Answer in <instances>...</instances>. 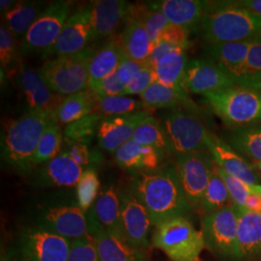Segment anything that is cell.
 <instances>
[{
    "label": "cell",
    "instance_id": "5b68a950",
    "mask_svg": "<svg viewBox=\"0 0 261 261\" xmlns=\"http://www.w3.org/2000/svg\"><path fill=\"white\" fill-rule=\"evenodd\" d=\"M70 248L71 240L29 226L12 239L1 261H68Z\"/></svg>",
    "mask_w": 261,
    "mask_h": 261
},
{
    "label": "cell",
    "instance_id": "3957f363",
    "mask_svg": "<svg viewBox=\"0 0 261 261\" xmlns=\"http://www.w3.org/2000/svg\"><path fill=\"white\" fill-rule=\"evenodd\" d=\"M55 115L42 111H28L11 122L2 138V159L19 173L35 168L34 159L40 140Z\"/></svg>",
    "mask_w": 261,
    "mask_h": 261
},
{
    "label": "cell",
    "instance_id": "60d3db41",
    "mask_svg": "<svg viewBox=\"0 0 261 261\" xmlns=\"http://www.w3.org/2000/svg\"><path fill=\"white\" fill-rule=\"evenodd\" d=\"M100 181L96 171L86 168L76 185L77 204L86 213L93 206L96 197L99 196Z\"/></svg>",
    "mask_w": 261,
    "mask_h": 261
},
{
    "label": "cell",
    "instance_id": "b9f144b4",
    "mask_svg": "<svg viewBox=\"0 0 261 261\" xmlns=\"http://www.w3.org/2000/svg\"><path fill=\"white\" fill-rule=\"evenodd\" d=\"M261 81V38L251 41L241 86H249Z\"/></svg>",
    "mask_w": 261,
    "mask_h": 261
},
{
    "label": "cell",
    "instance_id": "ab89813d",
    "mask_svg": "<svg viewBox=\"0 0 261 261\" xmlns=\"http://www.w3.org/2000/svg\"><path fill=\"white\" fill-rule=\"evenodd\" d=\"M20 56L18 39L2 23L0 27V62L1 70H4L8 76L18 74Z\"/></svg>",
    "mask_w": 261,
    "mask_h": 261
},
{
    "label": "cell",
    "instance_id": "2e32d148",
    "mask_svg": "<svg viewBox=\"0 0 261 261\" xmlns=\"http://www.w3.org/2000/svg\"><path fill=\"white\" fill-rule=\"evenodd\" d=\"M232 77L212 60L193 59L187 66L185 88L190 93L206 95L233 87Z\"/></svg>",
    "mask_w": 261,
    "mask_h": 261
},
{
    "label": "cell",
    "instance_id": "52a82bcc",
    "mask_svg": "<svg viewBox=\"0 0 261 261\" xmlns=\"http://www.w3.org/2000/svg\"><path fill=\"white\" fill-rule=\"evenodd\" d=\"M152 245L173 261H198L205 248L201 231L196 230L187 218L160 224L153 234Z\"/></svg>",
    "mask_w": 261,
    "mask_h": 261
},
{
    "label": "cell",
    "instance_id": "bcb514c9",
    "mask_svg": "<svg viewBox=\"0 0 261 261\" xmlns=\"http://www.w3.org/2000/svg\"><path fill=\"white\" fill-rule=\"evenodd\" d=\"M126 84H123L119 80L117 73L106 77L102 82H100L93 88L89 89L97 97H108V96H117L124 95L126 90Z\"/></svg>",
    "mask_w": 261,
    "mask_h": 261
},
{
    "label": "cell",
    "instance_id": "e0dca14e",
    "mask_svg": "<svg viewBox=\"0 0 261 261\" xmlns=\"http://www.w3.org/2000/svg\"><path fill=\"white\" fill-rule=\"evenodd\" d=\"M147 116H149V112H139L103 117L97 132L99 145L102 149L115 153L125 143L133 140L135 132Z\"/></svg>",
    "mask_w": 261,
    "mask_h": 261
},
{
    "label": "cell",
    "instance_id": "f546056e",
    "mask_svg": "<svg viewBox=\"0 0 261 261\" xmlns=\"http://www.w3.org/2000/svg\"><path fill=\"white\" fill-rule=\"evenodd\" d=\"M97 96L89 89L64 97L55 113V119L60 126H67L93 113Z\"/></svg>",
    "mask_w": 261,
    "mask_h": 261
},
{
    "label": "cell",
    "instance_id": "83f0119b",
    "mask_svg": "<svg viewBox=\"0 0 261 261\" xmlns=\"http://www.w3.org/2000/svg\"><path fill=\"white\" fill-rule=\"evenodd\" d=\"M236 209L240 260L261 257V214L243 207H236Z\"/></svg>",
    "mask_w": 261,
    "mask_h": 261
},
{
    "label": "cell",
    "instance_id": "836d02e7",
    "mask_svg": "<svg viewBox=\"0 0 261 261\" xmlns=\"http://www.w3.org/2000/svg\"><path fill=\"white\" fill-rule=\"evenodd\" d=\"M133 140L140 144L160 150L164 154H172L170 142L162 123L153 116H147L135 132Z\"/></svg>",
    "mask_w": 261,
    "mask_h": 261
},
{
    "label": "cell",
    "instance_id": "f907efd6",
    "mask_svg": "<svg viewBox=\"0 0 261 261\" xmlns=\"http://www.w3.org/2000/svg\"><path fill=\"white\" fill-rule=\"evenodd\" d=\"M235 3L244 9L261 17V0H240L235 1Z\"/></svg>",
    "mask_w": 261,
    "mask_h": 261
},
{
    "label": "cell",
    "instance_id": "4316f807",
    "mask_svg": "<svg viewBox=\"0 0 261 261\" xmlns=\"http://www.w3.org/2000/svg\"><path fill=\"white\" fill-rule=\"evenodd\" d=\"M91 237L102 261H147L143 251L135 248L119 235L97 229Z\"/></svg>",
    "mask_w": 261,
    "mask_h": 261
},
{
    "label": "cell",
    "instance_id": "9a60e30c",
    "mask_svg": "<svg viewBox=\"0 0 261 261\" xmlns=\"http://www.w3.org/2000/svg\"><path fill=\"white\" fill-rule=\"evenodd\" d=\"M17 82L28 105V111H42L55 115L64 97L54 92L48 87L39 71L21 60L17 74Z\"/></svg>",
    "mask_w": 261,
    "mask_h": 261
},
{
    "label": "cell",
    "instance_id": "7402d4cb",
    "mask_svg": "<svg viewBox=\"0 0 261 261\" xmlns=\"http://www.w3.org/2000/svg\"><path fill=\"white\" fill-rule=\"evenodd\" d=\"M251 41L207 45L205 47L208 59L232 77L237 85L242 83L245 75V67L249 55Z\"/></svg>",
    "mask_w": 261,
    "mask_h": 261
},
{
    "label": "cell",
    "instance_id": "816d5d0a",
    "mask_svg": "<svg viewBox=\"0 0 261 261\" xmlns=\"http://www.w3.org/2000/svg\"><path fill=\"white\" fill-rule=\"evenodd\" d=\"M248 210L261 214V196L257 194H250V196L247 197L246 206Z\"/></svg>",
    "mask_w": 261,
    "mask_h": 261
},
{
    "label": "cell",
    "instance_id": "ac0fdd59",
    "mask_svg": "<svg viewBox=\"0 0 261 261\" xmlns=\"http://www.w3.org/2000/svg\"><path fill=\"white\" fill-rule=\"evenodd\" d=\"M208 151L215 164L226 173L240 179L246 184L260 185L261 176L253 165L237 153L227 142L212 133L208 140Z\"/></svg>",
    "mask_w": 261,
    "mask_h": 261
},
{
    "label": "cell",
    "instance_id": "6f0895ef",
    "mask_svg": "<svg viewBox=\"0 0 261 261\" xmlns=\"http://www.w3.org/2000/svg\"><path fill=\"white\" fill-rule=\"evenodd\" d=\"M198 261H200V259H199V260H198Z\"/></svg>",
    "mask_w": 261,
    "mask_h": 261
},
{
    "label": "cell",
    "instance_id": "f5cc1de1",
    "mask_svg": "<svg viewBox=\"0 0 261 261\" xmlns=\"http://www.w3.org/2000/svg\"><path fill=\"white\" fill-rule=\"evenodd\" d=\"M16 3H17V1H14V0H1L0 1V12L5 15L16 5Z\"/></svg>",
    "mask_w": 261,
    "mask_h": 261
},
{
    "label": "cell",
    "instance_id": "f1b7e54d",
    "mask_svg": "<svg viewBox=\"0 0 261 261\" xmlns=\"http://www.w3.org/2000/svg\"><path fill=\"white\" fill-rule=\"evenodd\" d=\"M119 36L122 49L130 60L147 62L153 43L144 27L136 19H127Z\"/></svg>",
    "mask_w": 261,
    "mask_h": 261
},
{
    "label": "cell",
    "instance_id": "cb8c5ba5",
    "mask_svg": "<svg viewBox=\"0 0 261 261\" xmlns=\"http://www.w3.org/2000/svg\"><path fill=\"white\" fill-rule=\"evenodd\" d=\"M140 100L144 105L145 111L148 112L161 109L172 110L180 107L198 112V108L192 101L185 88L170 87L158 82L150 85L140 94Z\"/></svg>",
    "mask_w": 261,
    "mask_h": 261
},
{
    "label": "cell",
    "instance_id": "603a6c76",
    "mask_svg": "<svg viewBox=\"0 0 261 261\" xmlns=\"http://www.w3.org/2000/svg\"><path fill=\"white\" fill-rule=\"evenodd\" d=\"M165 156L160 150L130 140L114 153V160L120 168L136 173L157 169Z\"/></svg>",
    "mask_w": 261,
    "mask_h": 261
},
{
    "label": "cell",
    "instance_id": "484cf974",
    "mask_svg": "<svg viewBox=\"0 0 261 261\" xmlns=\"http://www.w3.org/2000/svg\"><path fill=\"white\" fill-rule=\"evenodd\" d=\"M127 58L122 49L119 37L109 38L103 46L99 47L91 60L89 68V88L114 74L122 62Z\"/></svg>",
    "mask_w": 261,
    "mask_h": 261
},
{
    "label": "cell",
    "instance_id": "5bb4252c",
    "mask_svg": "<svg viewBox=\"0 0 261 261\" xmlns=\"http://www.w3.org/2000/svg\"><path fill=\"white\" fill-rule=\"evenodd\" d=\"M95 41L91 4L80 7L66 21L47 57L71 56L83 51Z\"/></svg>",
    "mask_w": 261,
    "mask_h": 261
},
{
    "label": "cell",
    "instance_id": "4dcf8cb0",
    "mask_svg": "<svg viewBox=\"0 0 261 261\" xmlns=\"http://www.w3.org/2000/svg\"><path fill=\"white\" fill-rule=\"evenodd\" d=\"M188 63L186 49L180 48L169 53L153 66L157 82L170 87L185 88Z\"/></svg>",
    "mask_w": 261,
    "mask_h": 261
},
{
    "label": "cell",
    "instance_id": "681fc988",
    "mask_svg": "<svg viewBox=\"0 0 261 261\" xmlns=\"http://www.w3.org/2000/svg\"><path fill=\"white\" fill-rule=\"evenodd\" d=\"M180 48H182V47H179L177 46L166 43V42H161L160 41L156 45H154L153 49H152L149 57L147 59V63L153 67L162 57L167 56L169 53H172L174 50L180 49ZM182 49H184V48H182Z\"/></svg>",
    "mask_w": 261,
    "mask_h": 261
},
{
    "label": "cell",
    "instance_id": "ee69618b",
    "mask_svg": "<svg viewBox=\"0 0 261 261\" xmlns=\"http://www.w3.org/2000/svg\"><path fill=\"white\" fill-rule=\"evenodd\" d=\"M68 261H102L92 237L71 241Z\"/></svg>",
    "mask_w": 261,
    "mask_h": 261
},
{
    "label": "cell",
    "instance_id": "c3c4849f",
    "mask_svg": "<svg viewBox=\"0 0 261 261\" xmlns=\"http://www.w3.org/2000/svg\"><path fill=\"white\" fill-rule=\"evenodd\" d=\"M147 65H148L147 62L134 61L129 58H126L117 69L116 73L122 83L127 85L130 84V82Z\"/></svg>",
    "mask_w": 261,
    "mask_h": 261
},
{
    "label": "cell",
    "instance_id": "4fadbf2b",
    "mask_svg": "<svg viewBox=\"0 0 261 261\" xmlns=\"http://www.w3.org/2000/svg\"><path fill=\"white\" fill-rule=\"evenodd\" d=\"M119 196L122 238L144 252L150 247V229L153 225L148 211L130 187L119 191Z\"/></svg>",
    "mask_w": 261,
    "mask_h": 261
},
{
    "label": "cell",
    "instance_id": "db71d44e",
    "mask_svg": "<svg viewBox=\"0 0 261 261\" xmlns=\"http://www.w3.org/2000/svg\"><path fill=\"white\" fill-rule=\"evenodd\" d=\"M246 87L252 88V89H254L255 91H257V92L261 95V81H259V82H256V83H254V84H251V85H249V86H246Z\"/></svg>",
    "mask_w": 261,
    "mask_h": 261
},
{
    "label": "cell",
    "instance_id": "7a4b0ae2",
    "mask_svg": "<svg viewBox=\"0 0 261 261\" xmlns=\"http://www.w3.org/2000/svg\"><path fill=\"white\" fill-rule=\"evenodd\" d=\"M199 28L207 45L252 41L261 38V17L235 1H205Z\"/></svg>",
    "mask_w": 261,
    "mask_h": 261
},
{
    "label": "cell",
    "instance_id": "7bdbcfd3",
    "mask_svg": "<svg viewBox=\"0 0 261 261\" xmlns=\"http://www.w3.org/2000/svg\"><path fill=\"white\" fill-rule=\"evenodd\" d=\"M216 168L218 173L223 178L225 186L228 190L229 196L231 197L232 204L236 207H243L246 206V200L247 197L252 194L251 191V185L246 184L245 182L241 181L238 178L234 177L232 175L226 173L220 167L216 165Z\"/></svg>",
    "mask_w": 261,
    "mask_h": 261
},
{
    "label": "cell",
    "instance_id": "d4e9b609",
    "mask_svg": "<svg viewBox=\"0 0 261 261\" xmlns=\"http://www.w3.org/2000/svg\"><path fill=\"white\" fill-rule=\"evenodd\" d=\"M148 4L161 11L169 23L189 30L199 25L205 8V1L197 0H162L148 2Z\"/></svg>",
    "mask_w": 261,
    "mask_h": 261
},
{
    "label": "cell",
    "instance_id": "ffe728a7",
    "mask_svg": "<svg viewBox=\"0 0 261 261\" xmlns=\"http://www.w3.org/2000/svg\"><path fill=\"white\" fill-rule=\"evenodd\" d=\"M85 170L69 147L62 150L38 172V182L42 186L71 188L77 185Z\"/></svg>",
    "mask_w": 261,
    "mask_h": 261
},
{
    "label": "cell",
    "instance_id": "30bf717a",
    "mask_svg": "<svg viewBox=\"0 0 261 261\" xmlns=\"http://www.w3.org/2000/svg\"><path fill=\"white\" fill-rule=\"evenodd\" d=\"M201 233L205 248L227 261H240L238 245V212L232 205L201 218Z\"/></svg>",
    "mask_w": 261,
    "mask_h": 261
},
{
    "label": "cell",
    "instance_id": "6da1fadb",
    "mask_svg": "<svg viewBox=\"0 0 261 261\" xmlns=\"http://www.w3.org/2000/svg\"><path fill=\"white\" fill-rule=\"evenodd\" d=\"M130 188L146 208L154 226L168 221L187 218L194 212L178 177L175 167L134 173Z\"/></svg>",
    "mask_w": 261,
    "mask_h": 261
},
{
    "label": "cell",
    "instance_id": "7dc6e473",
    "mask_svg": "<svg viewBox=\"0 0 261 261\" xmlns=\"http://www.w3.org/2000/svg\"><path fill=\"white\" fill-rule=\"evenodd\" d=\"M189 29L169 23L168 27L162 31L159 42H166L168 44L187 49L189 47Z\"/></svg>",
    "mask_w": 261,
    "mask_h": 261
},
{
    "label": "cell",
    "instance_id": "ba28073f",
    "mask_svg": "<svg viewBox=\"0 0 261 261\" xmlns=\"http://www.w3.org/2000/svg\"><path fill=\"white\" fill-rule=\"evenodd\" d=\"M161 123L175 156L208 151L211 132L207 130L196 112L182 107L168 110L162 116Z\"/></svg>",
    "mask_w": 261,
    "mask_h": 261
},
{
    "label": "cell",
    "instance_id": "277c9868",
    "mask_svg": "<svg viewBox=\"0 0 261 261\" xmlns=\"http://www.w3.org/2000/svg\"><path fill=\"white\" fill-rule=\"evenodd\" d=\"M97 48L90 45L71 56L49 58L38 70L48 87L62 97L89 88V68Z\"/></svg>",
    "mask_w": 261,
    "mask_h": 261
},
{
    "label": "cell",
    "instance_id": "1f68e13d",
    "mask_svg": "<svg viewBox=\"0 0 261 261\" xmlns=\"http://www.w3.org/2000/svg\"><path fill=\"white\" fill-rule=\"evenodd\" d=\"M45 8V2L42 1H17L4 15V24L15 37L22 39Z\"/></svg>",
    "mask_w": 261,
    "mask_h": 261
},
{
    "label": "cell",
    "instance_id": "d590c367",
    "mask_svg": "<svg viewBox=\"0 0 261 261\" xmlns=\"http://www.w3.org/2000/svg\"><path fill=\"white\" fill-rule=\"evenodd\" d=\"M230 205H232L231 197L223 178L218 173L215 164L205 194L202 198L200 212L203 215L209 214Z\"/></svg>",
    "mask_w": 261,
    "mask_h": 261
},
{
    "label": "cell",
    "instance_id": "7c38bea8",
    "mask_svg": "<svg viewBox=\"0 0 261 261\" xmlns=\"http://www.w3.org/2000/svg\"><path fill=\"white\" fill-rule=\"evenodd\" d=\"M34 226L71 241L91 237L87 215L79 204L47 206L37 215Z\"/></svg>",
    "mask_w": 261,
    "mask_h": 261
},
{
    "label": "cell",
    "instance_id": "8d00e7d4",
    "mask_svg": "<svg viewBox=\"0 0 261 261\" xmlns=\"http://www.w3.org/2000/svg\"><path fill=\"white\" fill-rule=\"evenodd\" d=\"M128 19L140 21L146 29L153 45L158 43L162 31L169 24L165 15L161 11L151 7L148 3L133 4Z\"/></svg>",
    "mask_w": 261,
    "mask_h": 261
},
{
    "label": "cell",
    "instance_id": "11a10c76",
    "mask_svg": "<svg viewBox=\"0 0 261 261\" xmlns=\"http://www.w3.org/2000/svg\"><path fill=\"white\" fill-rule=\"evenodd\" d=\"M251 191L253 194H257L261 196V185H251Z\"/></svg>",
    "mask_w": 261,
    "mask_h": 261
},
{
    "label": "cell",
    "instance_id": "e575fe53",
    "mask_svg": "<svg viewBox=\"0 0 261 261\" xmlns=\"http://www.w3.org/2000/svg\"><path fill=\"white\" fill-rule=\"evenodd\" d=\"M139 112H146L144 105L140 100L126 95H117L97 97L93 112L101 115L103 118Z\"/></svg>",
    "mask_w": 261,
    "mask_h": 261
},
{
    "label": "cell",
    "instance_id": "f6af8a7d",
    "mask_svg": "<svg viewBox=\"0 0 261 261\" xmlns=\"http://www.w3.org/2000/svg\"><path fill=\"white\" fill-rule=\"evenodd\" d=\"M157 79L155 75V72L152 66L149 64L146 66L139 75H137L130 84H127L126 90L124 95L126 96H133L139 95L145 91L150 85L156 83Z\"/></svg>",
    "mask_w": 261,
    "mask_h": 261
},
{
    "label": "cell",
    "instance_id": "9f6ffc18",
    "mask_svg": "<svg viewBox=\"0 0 261 261\" xmlns=\"http://www.w3.org/2000/svg\"><path fill=\"white\" fill-rule=\"evenodd\" d=\"M254 166L261 171V161L260 162H254Z\"/></svg>",
    "mask_w": 261,
    "mask_h": 261
},
{
    "label": "cell",
    "instance_id": "8992f818",
    "mask_svg": "<svg viewBox=\"0 0 261 261\" xmlns=\"http://www.w3.org/2000/svg\"><path fill=\"white\" fill-rule=\"evenodd\" d=\"M204 99L211 111L231 129L261 122V95L252 88L235 85L206 94Z\"/></svg>",
    "mask_w": 261,
    "mask_h": 261
},
{
    "label": "cell",
    "instance_id": "74e56055",
    "mask_svg": "<svg viewBox=\"0 0 261 261\" xmlns=\"http://www.w3.org/2000/svg\"><path fill=\"white\" fill-rule=\"evenodd\" d=\"M64 142V133L61 126L53 119L43 134L34 159V166L37 167L47 164L50 160L56 158L61 153L62 144Z\"/></svg>",
    "mask_w": 261,
    "mask_h": 261
},
{
    "label": "cell",
    "instance_id": "8fae6325",
    "mask_svg": "<svg viewBox=\"0 0 261 261\" xmlns=\"http://www.w3.org/2000/svg\"><path fill=\"white\" fill-rule=\"evenodd\" d=\"M175 169L194 211L200 212L215 162L209 151L176 156Z\"/></svg>",
    "mask_w": 261,
    "mask_h": 261
},
{
    "label": "cell",
    "instance_id": "f35d334b",
    "mask_svg": "<svg viewBox=\"0 0 261 261\" xmlns=\"http://www.w3.org/2000/svg\"><path fill=\"white\" fill-rule=\"evenodd\" d=\"M103 117L97 113H90L83 119L73 122L66 126L64 130V142L67 146L75 144L87 145L97 135L99 125Z\"/></svg>",
    "mask_w": 261,
    "mask_h": 261
},
{
    "label": "cell",
    "instance_id": "d6986e66",
    "mask_svg": "<svg viewBox=\"0 0 261 261\" xmlns=\"http://www.w3.org/2000/svg\"><path fill=\"white\" fill-rule=\"evenodd\" d=\"M89 234L103 229L121 236L120 229V196L115 187L103 189L87 215ZM122 237V236H121Z\"/></svg>",
    "mask_w": 261,
    "mask_h": 261
},
{
    "label": "cell",
    "instance_id": "9c48e42d",
    "mask_svg": "<svg viewBox=\"0 0 261 261\" xmlns=\"http://www.w3.org/2000/svg\"><path fill=\"white\" fill-rule=\"evenodd\" d=\"M71 11L72 2L69 1L48 4L21 39V56L41 55L47 57L70 18Z\"/></svg>",
    "mask_w": 261,
    "mask_h": 261
},
{
    "label": "cell",
    "instance_id": "d6a6232c",
    "mask_svg": "<svg viewBox=\"0 0 261 261\" xmlns=\"http://www.w3.org/2000/svg\"><path fill=\"white\" fill-rule=\"evenodd\" d=\"M226 140L241 156L260 162L261 122L230 129Z\"/></svg>",
    "mask_w": 261,
    "mask_h": 261
},
{
    "label": "cell",
    "instance_id": "44dd1931",
    "mask_svg": "<svg viewBox=\"0 0 261 261\" xmlns=\"http://www.w3.org/2000/svg\"><path fill=\"white\" fill-rule=\"evenodd\" d=\"M90 4L95 40L114 36L122 21L128 19L133 5L124 0H97Z\"/></svg>",
    "mask_w": 261,
    "mask_h": 261
}]
</instances>
